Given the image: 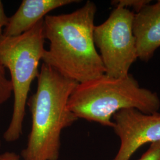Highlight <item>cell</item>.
Wrapping results in <instances>:
<instances>
[{"label": "cell", "instance_id": "obj_1", "mask_svg": "<svg viewBox=\"0 0 160 160\" xmlns=\"http://www.w3.org/2000/svg\"><path fill=\"white\" fill-rule=\"evenodd\" d=\"M96 4L90 1L68 14L47 15L43 35L49 40L43 63L77 83L105 74V68L94 40Z\"/></svg>", "mask_w": 160, "mask_h": 160}, {"label": "cell", "instance_id": "obj_2", "mask_svg": "<svg viewBox=\"0 0 160 160\" xmlns=\"http://www.w3.org/2000/svg\"><path fill=\"white\" fill-rule=\"evenodd\" d=\"M36 92L27 102L32 114V128L23 160H58L61 135L78 119L68 108L69 98L77 82L43 63Z\"/></svg>", "mask_w": 160, "mask_h": 160}, {"label": "cell", "instance_id": "obj_3", "mask_svg": "<svg viewBox=\"0 0 160 160\" xmlns=\"http://www.w3.org/2000/svg\"><path fill=\"white\" fill-rule=\"evenodd\" d=\"M68 108L78 119L112 128L113 115L133 108L147 114L158 112L160 99L156 92L141 87L131 74L113 78L104 74L77 83L71 92Z\"/></svg>", "mask_w": 160, "mask_h": 160}, {"label": "cell", "instance_id": "obj_4", "mask_svg": "<svg viewBox=\"0 0 160 160\" xmlns=\"http://www.w3.org/2000/svg\"><path fill=\"white\" fill-rule=\"evenodd\" d=\"M43 20L21 35L0 37V62L10 71L14 94L12 119L4 133L8 142L17 141L23 134L28 94L39 74V63L45 51Z\"/></svg>", "mask_w": 160, "mask_h": 160}, {"label": "cell", "instance_id": "obj_5", "mask_svg": "<svg viewBox=\"0 0 160 160\" xmlns=\"http://www.w3.org/2000/svg\"><path fill=\"white\" fill-rule=\"evenodd\" d=\"M134 16L129 9L115 7L104 22L94 27V43L100 51L105 74L109 77H126L138 59Z\"/></svg>", "mask_w": 160, "mask_h": 160}, {"label": "cell", "instance_id": "obj_6", "mask_svg": "<svg viewBox=\"0 0 160 160\" xmlns=\"http://www.w3.org/2000/svg\"><path fill=\"white\" fill-rule=\"evenodd\" d=\"M113 129L120 147L112 160H130L139 148L160 141V113L147 114L133 108L120 110L113 116Z\"/></svg>", "mask_w": 160, "mask_h": 160}, {"label": "cell", "instance_id": "obj_7", "mask_svg": "<svg viewBox=\"0 0 160 160\" xmlns=\"http://www.w3.org/2000/svg\"><path fill=\"white\" fill-rule=\"evenodd\" d=\"M133 32L138 58L148 61L160 47V0L135 13Z\"/></svg>", "mask_w": 160, "mask_h": 160}, {"label": "cell", "instance_id": "obj_8", "mask_svg": "<svg viewBox=\"0 0 160 160\" xmlns=\"http://www.w3.org/2000/svg\"><path fill=\"white\" fill-rule=\"evenodd\" d=\"M79 1L75 0H23L16 12L8 17L3 35L13 37L23 34L52 10Z\"/></svg>", "mask_w": 160, "mask_h": 160}, {"label": "cell", "instance_id": "obj_9", "mask_svg": "<svg viewBox=\"0 0 160 160\" xmlns=\"http://www.w3.org/2000/svg\"><path fill=\"white\" fill-rule=\"evenodd\" d=\"M12 93V82L6 77V68L0 62V105L7 102Z\"/></svg>", "mask_w": 160, "mask_h": 160}, {"label": "cell", "instance_id": "obj_10", "mask_svg": "<svg viewBox=\"0 0 160 160\" xmlns=\"http://www.w3.org/2000/svg\"><path fill=\"white\" fill-rule=\"evenodd\" d=\"M150 1L148 0H118L113 1L112 4L115 7H123L129 9L132 8L136 13L141 11L145 6L150 4Z\"/></svg>", "mask_w": 160, "mask_h": 160}, {"label": "cell", "instance_id": "obj_11", "mask_svg": "<svg viewBox=\"0 0 160 160\" xmlns=\"http://www.w3.org/2000/svg\"><path fill=\"white\" fill-rule=\"evenodd\" d=\"M138 160H160V141L151 143L148 150Z\"/></svg>", "mask_w": 160, "mask_h": 160}, {"label": "cell", "instance_id": "obj_12", "mask_svg": "<svg viewBox=\"0 0 160 160\" xmlns=\"http://www.w3.org/2000/svg\"><path fill=\"white\" fill-rule=\"evenodd\" d=\"M8 17L6 15L2 2L0 1V37L3 35V30L7 24Z\"/></svg>", "mask_w": 160, "mask_h": 160}, {"label": "cell", "instance_id": "obj_13", "mask_svg": "<svg viewBox=\"0 0 160 160\" xmlns=\"http://www.w3.org/2000/svg\"><path fill=\"white\" fill-rule=\"evenodd\" d=\"M0 160H20V156L14 152H6L0 154Z\"/></svg>", "mask_w": 160, "mask_h": 160}]
</instances>
